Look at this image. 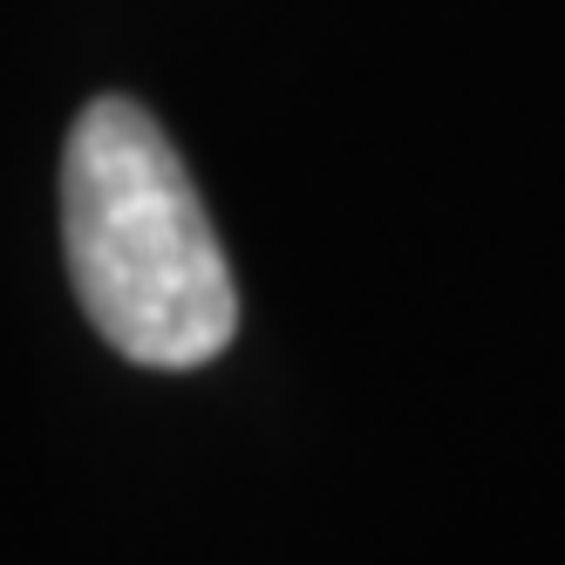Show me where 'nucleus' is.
<instances>
[{
	"mask_svg": "<svg viewBox=\"0 0 565 565\" xmlns=\"http://www.w3.org/2000/svg\"><path fill=\"white\" fill-rule=\"evenodd\" d=\"M62 246L96 334L143 369H198L238 328L232 266L164 124L96 96L62 150Z\"/></svg>",
	"mask_w": 565,
	"mask_h": 565,
	"instance_id": "nucleus-1",
	"label": "nucleus"
}]
</instances>
